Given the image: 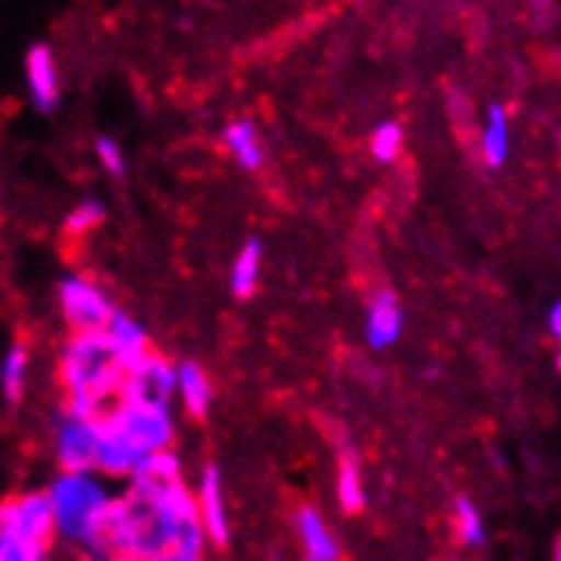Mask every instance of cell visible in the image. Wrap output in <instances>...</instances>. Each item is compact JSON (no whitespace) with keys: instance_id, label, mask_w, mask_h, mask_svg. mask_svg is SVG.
<instances>
[{"instance_id":"cell-1","label":"cell","mask_w":561,"mask_h":561,"mask_svg":"<svg viewBox=\"0 0 561 561\" xmlns=\"http://www.w3.org/2000/svg\"><path fill=\"white\" fill-rule=\"evenodd\" d=\"M126 365L113 347L110 334H72L58 354V381L65 399H92L106 412L119 402Z\"/></svg>"},{"instance_id":"cell-2","label":"cell","mask_w":561,"mask_h":561,"mask_svg":"<svg viewBox=\"0 0 561 561\" xmlns=\"http://www.w3.org/2000/svg\"><path fill=\"white\" fill-rule=\"evenodd\" d=\"M48 497L55 511L58 538L72 541L85 551H99V535L103 520L113 507V493L106 486V477L99 473H58L48 483Z\"/></svg>"},{"instance_id":"cell-3","label":"cell","mask_w":561,"mask_h":561,"mask_svg":"<svg viewBox=\"0 0 561 561\" xmlns=\"http://www.w3.org/2000/svg\"><path fill=\"white\" fill-rule=\"evenodd\" d=\"M106 419L119 428V433L137 446V453L147 459L153 453H168L174 449L178 436V422L171 409L160 405H140V402H116Z\"/></svg>"},{"instance_id":"cell-4","label":"cell","mask_w":561,"mask_h":561,"mask_svg":"<svg viewBox=\"0 0 561 561\" xmlns=\"http://www.w3.org/2000/svg\"><path fill=\"white\" fill-rule=\"evenodd\" d=\"M58 307L72 334H103L116 317L106 289L89 276H65L58 286Z\"/></svg>"},{"instance_id":"cell-5","label":"cell","mask_w":561,"mask_h":561,"mask_svg":"<svg viewBox=\"0 0 561 561\" xmlns=\"http://www.w3.org/2000/svg\"><path fill=\"white\" fill-rule=\"evenodd\" d=\"M0 535H14L27 545L48 548L51 538H58L48 490H21L8 497L0 507Z\"/></svg>"},{"instance_id":"cell-6","label":"cell","mask_w":561,"mask_h":561,"mask_svg":"<svg viewBox=\"0 0 561 561\" xmlns=\"http://www.w3.org/2000/svg\"><path fill=\"white\" fill-rule=\"evenodd\" d=\"M174 399H178V365L171 357L150 351L144 360H137V365L126 368L119 402H140V405L171 409Z\"/></svg>"},{"instance_id":"cell-7","label":"cell","mask_w":561,"mask_h":561,"mask_svg":"<svg viewBox=\"0 0 561 561\" xmlns=\"http://www.w3.org/2000/svg\"><path fill=\"white\" fill-rule=\"evenodd\" d=\"M103 419H76V415L58 419L55 428L58 473H95L99 446H103Z\"/></svg>"},{"instance_id":"cell-8","label":"cell","mask_w":561,"mask_h":561,"mask_svg":"<svg viewBox=\"0 0 561 561\" xmlns=\"http://www.w3.org/2000/svg\"><path fill=\"white\" fill-rule=\"evenodd\" d=\"M405 330V310L399 304V296L391 289H381L371 296L368 313H365V337L375 351H388L391 344H399Z\"/></svg>"},{"instance_id":"cell-9","label":"cell","mask_w":561,"mask_h":561,"mask_svg":"<svg viewBox=\"0 0 561 561\" xmlns=\"http://www.w3.org/2000/svg\"><path fill=\"white\" fill-rule=\"evenodd\" d=\"M24 85L31 92V103H35L42 113L58 106V95H61V79H58V65L51 48L35 45L24 55Z\"/></svg>"},{"instance_id":"cell-10","label":"cell","mask_w":561,"mask_h":561,"mask_svg":"<svg viewBox=\"0 0 561 561\" xmlns=\"http://www.w3.org/2000/svg\"><path fill=\"white\" fill-rule=\"evenodd\" d=\"M197 511H202V524L211 545H225L232 524H228V507H225V483L218 467H205L202 480H197Z\"/></svg>"},{"instance_id":"cell-11","label":"cell","mask_w":561,"mask_h":561,"mask_svg":"<svg viewBox=\"0 0 561 561\" xmlns=\"http://www.w3.org/2000/svg\"><path fill=\"white\" fill-rule=\"evenodd\" d=\"M296 538H300L304 561H344L337 535L330 531L327 517L317 507L296 511Z\"/></svg>"},{"instance_id":"cell-12","label":"cell","mask_w":561,"mask_h":561,"mask_svg":"<svg viewBox=\"0 0 561 561\" xmlns=\"http://www.w3.org/2000/svg\"><path fill=\"white\" fill-rule=\"evenodd\" d=\"M215 399V385L197 360H178V402L191 419H205Z\"/></svg>"},{"instance_id":"cell-13","label":"cell","mask_w":561,"mask_h":561,"mask_svg":"<svg viewBox=\"0 0 561 561\" xmlns=\"http://www.w3.org/2000/svg\"><path fill=\"white\" fill-rule=\"evenodd\" d=\"M221 144H225V153L232 157L239 168H245V171H259L262 163H266V144H262L259 129L249 119L225 123Z\"/></svg>"},{"instance_id":"cell-14","label":"cell","mask_w":561,"mask_h":561,"mask_svg":"<svg viewBox=\"0 0 561 561\" xmlns=\"http://www.w3.org/2000/svg\"><path fill=\"white\" fill-rule=\"evenodd\" d=\"M480 157L486 160V168H504L511 157V113L501 103L486 106V113H483Z\"/></svg>"},{"instance_id":"cell-15","label":"cell","mask_w":561,"mask_h":561,"mask_svg":"<svg viewBox=\"0 0 561 561\" xmlns=\"http://www.w3.org/2000/svg\"><path fill=\"white\" fill-rule=\"evenodd\" d=\"M262 255H266V249H262L259 239H249L236 259H232V270H228V289H232L239 300H249V296L259 289V279H262Z\"/></svg>"},{"instance_id":"cell-16","label":"cell","mask_w":561,"mask_h":561,"mask_svg":"<svg viewBox=\"0 0 561 561\" xmlns=\"http://www.w3.org/2000/svg\"><path fill=\"white\" fill-rule=\"evenodd\" d=\"M106 334H110L113 347L119 351V357H123V365H126V368H129V365H137V360H144V357L153 351L150 341H147V330H144L134 317H126L123 310H116L113 323L106 327Z\"/></svg>"},{"instance_id":"cell-17","label":"cell","mask_w":561,"mask_h":561,"mask_svg":"<svg viewBox=\"0 0 561 561\" xmlns=\"http://www.w3.org/2000/svg\"><path fill=\"white\" fill-rule=\"evenodd\" d=\"M129 483H147V486H157V490H168V486L184 483V463H181V456L174 449L147 456L144 463L137 467V473H134V480H129Z\"/></svg>"},{"instance_id":"cell-18","label":"cell","mask_w":561,"mask_h":561,"mask_svg":"<svg viewBox=\"0 0 561 561\" xmlns=\"http://www.w3.org/2000/svg\"><path fill=\"white\" fill-rule=\"evenodd\" d=\"M337 504L347 514H357L365 507V477H360V463L351 453H341L337 459Z\"/></svg>"},{"instance_id":"cell-19","label":"cell","mask_w":561,"mask_h":561,"mask_svg":"<svg viewBox=\"0 0 561 561\" xmlns=\"http://www.w3.org/2000/svg\"><path fill=\"white\" fill-rule=\"evenodd\" d=\"M27 368H31V354L24 344H14L4 360H0V388H4L8 402H21L24 394V381H27Z\"/></svg>"},{"instance_id":"cell-20","label":"cell","mask_w":561,"mask_h":561,"mask_svg":"<svg viewBox=\"0 0 561 561\" xmlns=\"http://www.w3.org/2000/svg\"><path fill=\"white\" fill-rule=\"evenodd\" d=\"M453 527H456V538L467 548H480L486 541V520L470 497H459L453 504Z\"/></svg>"},{"instance_id":"cell-21","label":"cell","mask_w":561,"mask_h":561,"mask_svg":"<svg viewBox=\"0 0 561 561\" xmlns=\"http://www.w3.org/2000/svg\"><path fill=\"white\" fill-rule=\"evenodd\" d=\"M368 147H371V157L378 160V163H394L402 157V150H405V129L399 126V123H381V126H375V134H371V140H368Z\"/></svg>"},{"instance_id":"cell-22","label":"cell","mask_w":561,"mask_h":561,"mask_svg":"<svg viewBox=\"0 0 561 561\" xmlns=\"http://www.w3.org/2000/svg\"><path fill=\"white\" fill-rule=\"evenodd\" d=\"M103 218H106L103 202H95V197H85V202H79L69 215H65V236L82 239V236L95 232V228L103 225Z\"/></svg>"},{"instance_id":"cell-23","label":"cell","mask_w":561,"mask_h":561,"mask_svg":"<svg viewBox=\"0 0 561 561\" xmlns=\"http://www.w3.org/2000/svg\"><path fill=\"white\" fill-rule=\"evenodd\" d=\"M0 561H48V548L27 545L14 535H0Z\"/></svg>"},{"instance_id":"cell-24","label":"cell","mask_w":561,"mask_h":561,"mask_svg":"<svg viewBox=\"0 0 561 561\" xmlns=\"http://www.w3.org/2000/svg\"><path fill=\"white\" fill-rule=\"evenodd\" d=\"M95 157H99V168L106 174H113V178L126 174V153L113 137H95Z\"/></svg>"},{"instance_id":"cell-25","label":"cell","mask_w":561,"mask_h":561,"mask_svg":"<svg viewBox=\"0 0 561 561\" xmlns=\"http://www.w3.org/2000/svg\"><path fill=\"white\" fill-rule=\"evenodd\" d=\"M548 334L554 337V344H561V300L548 310Z\"/></svg>"},{"instance_id":"cell-26","label":"cell","mask_w":561,"mask_h":561,"mask_svg":"<svg viewBox=\"0 0 561 561\" xmlns=\"http://www.w3.org/2000/svg\"><path fill=\"white\" fill-rule=\"evenodd\" d=\"M153 561H202V554H191V551H168V554H160Z\"/></svg>"},{"instance_id":"cell-27","label":"cell","mask_w":561,"mask_h":561,"mask_svg":"<svg viewBox=\"0 0 561 561\" xmlns=\"http://www.w3.org/2000/svg\"><path fill=\"white\" fill-rule=\"evenodd\" d=\"M110 561H147V558H134V554H123V558H110Z\"/></svg>"},{"instance_id":"cell-28","label":"cell","mask_w":561,"mask_h":561,"mask_svg":"<svg viewBox=\"0 0 561 561\" xmlns=\"http://www.w3.org/2000/svg\"><path fill=\"white\" fill-rule=\"evenodd\" d=\"M554 561H561V535H558V541H554Z\"/></svg>"},{"instance_id":"cell-29","label":"cell","mask_w":561,"mask_h":561,"mask_svg":"<svg viewBox=\"0 0 561 561\" xmlns=\"http://www.w3.org/2000/svg\"><path fill=\"white\" fill-rule=\"evenodd\" d=\"M554 368H558V375H561V347H558V357H554Z\"/></svg>"},{"instance_id":"cell-30","label":"cell","mask_w":561,"mask_h":561,"mask_svg":"<svg viewBox=\"0 0 561 561\" xmlns=\"http://www.w3.org/2000/svg\"><path fill=\"white\" fill-rule=\"evenodd\" d=\"M270 561H283V558H279V554H273V558H270Z\"/></svg>"}]
</instances>
